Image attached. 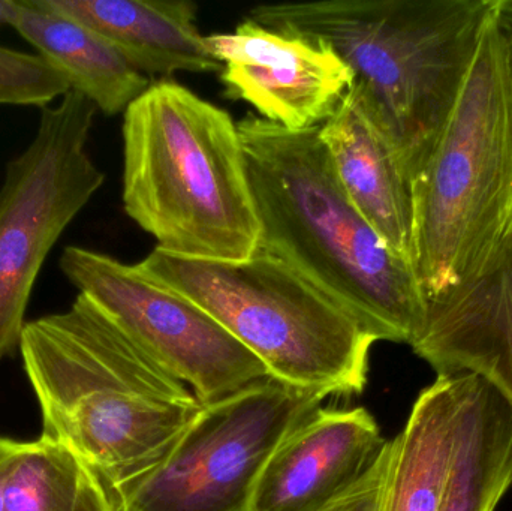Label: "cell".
Returning <instances> with one entry per match:
<instances>
[{"label": "cell", "mask_w": 512, "mask_h": 511, "mask_svg": "<svg viewBox=\"0 0 512 511\" xmlns=\"http://www.w3.org/2000/svg\"><path fill=\"white\" fill-rule=\"evenodd\" d=\"M258 215V248L342 303L376 342L411 345L427 299L405 258L355 209L319 126L288 129L249 114L237 123Z\"/></svg>", "instance_id": "1"}, {"label": "cell", "mask_w": 512, "mask_h": 511, "mask_svg": "<svg viewBox=\"0 0 512 511\" xmlns=\"http://www.w3.org/2000/svg\"><path fill=\"white\" fill-rule=\"evenodd\" d=\"M495 23L504 42L508 71L512 81V0H498L495 9Z\"/></svg>", "instance_id": "21"}, {"label": "cell", "mask_w": 512, "mask_h": 511, "mask_svg": "<svg viewBox=\"0 0 512 511\" xmlns=\"http://www.w3.org/2000/svg\"><path fill=\"white\" fill-rule=\"evenodd\" d=\"M5 500L6 511H114L95 471L47 435L18 441Z\"/></svg>", "instance_id": "18"}, {"label": "cell", "mask_w": 512, "mask_h": 511, "mask_svg": "<svg viewBox=\"0 0 512 511\" xmlns=\"http://www.w3.org/2000/svg\"><path fill=\"white\" fill-rule=\"evenodd\" d=\"M18 441L0 437V511H6L5 491L11 473L12 462L17 452Z\"/></svg>", "instance_id": "22"}, {"label": "cell", "mask_w": 512, "mask_h": 511, "mask_svg": "<svg viewBox=\"0 0 512 511\" xmlns=\"http://www.w3.org/2000/svg\"><path fill=\"white\" fill-rule=\"evenodd\" d=\"M319 137L355 209L394 254L412 264L411 179L384 135L367 116L352 87L336 111L322 123Z\"/></svg>", "instance_id": "13"}, {"label": "cell", "mask_w": 512, "mask_h": 511, "mask_svg": "<svg viewBox=\"0 0 512 511\" xmlns=\"http://www.w3.org/2000/svg\"><path fill=\"white\" fill-rule=\"evenodd\" d=\"M123 207L171 255L243 261L259 245L245 152L233 117L161 80L123 113Z\"/></svg>", "instance_id": "4"}, {"label": "cell", "mask_w": 512, "mask_h": 511, "mask_svg": "<svg viewBox=\"0 0 512 511\" xmlns=\"http://www.w3.org/2000/svg\"><path fill=\"white\" fill-rule=\"evenodd\" d=\"M224 65L230 98L288 129L322 125L352 87L351 71L324 42L268 29L246 18L231 33L206 36Z\"/></svg>", "instance_id": "10"}, {"label": "cell", "mask_w": 512, "mask_h": 511, "mask_svg": "<svg viewBox=\"0 0 512 511\" xmlns=\"http://www.w3.org/2000/svg\"><path fill=\"white\" fill-rule=\"evenodd\" d=\"M59 269L201 405L271 378L264 363L188 297L110 255L66 246Z\"/></svg>", "instance_id": "9"}, {"label": "cell", "mask_w": 512, "mask_h": 511, "mask_svg": "<svg viewBox=\"0 0 512 511\" xmlns=\"http://www.w3.org/2000/svg\"><path fill=\"white\" fill-rule=\"evenodd\" d=\"M472 375H447L426 387L405 429L390 440L379 511H438L444 500Z\"/></svg>", "instance_id": "15"}, {"label": "cell", "mask_w": 512, "mask_h": 511, "mask_svg": "<svg viewBox=\"0 0 512 511\" xmlns=\"http://www.w3.org/2000/svg\"><path fill=\"white\" fill-rule=\"evenodd\" d=\"M512 485V410L472 375L450 482L438 511H495Z\"/></svg>", "instance_id": "17"}, {"label": "cell", "mask_w": 512, "mask_h": 511, "mask_svg": "<svg viewBox=\"0 0 512 511\" xmlns=\"http://www.w3.org/2000/svg\"><path fill=\"white\" fill-rule=\"evenodd\" d=\"M20 6L21 0H0V27H12Z\"/></svg>", "instance_id": "23"}, {"label": "cell", "mask_w": 512, "mask_h": 511, "mask_svg": "<svg viewBox=\"0 0 512 511\" xmlns=\"http://www.w3.org/2000/svg\"><path fill=\"white\" fill-rule=\"evenodd\" d=\"M89 27L146 77L222 72L189 0H36Z\"/></svg>", "instance_id": "14"}, {"label": "cell", "mask_w": 512, "mask_h": 511, "mask_svg": "<svg viewBox=\"0 0 512 511\" xmlns=\"http://www.w3.org/2000/svg\"><path fill=\"white\" fill-rule=\"evenodd\" d=\"M69 90L65 75L38 54L0 45V105L44 108Z\"/></svg>", "instance_id": "19"}, {"label": "cell", "mask_w": 512, "mask_h": 511, "mask_svg": "<svg viewBox=\"0 0 512 511\" xmlns=\"http://www.w3.org/2000/svg\"><path fill=\"white\" fill-rule=\"evenodd\" d=\"M388 459H390V441L367 476L348 495L325 511H379Z\"/></svg>", "instance_id": "20"}, {"label": "cell", "mask_w": 512, "mask_h": 511, "mask_svg": "<svg viewBox=\"0 0 512 511\" xmlns=\"http://www.w3.org/2000/svg\"><path fill=\"white\" fill-rule=\"evenodd\" d=\"M137 267L212 315L274 380L327 398L366 387L375 339L282 258L258 248L243 261L197 260L155 248Z\"/></svg>", "instance_id": "6"}, {"label": "cell", "mask_w": 512, "mask_h": 511, "mask_svg": "<svg viewBox=\"0 0 512 511\" xmlns=\"http://www.w3.org/2000/svg\"><path fill=\"white\" fill-rule=\"evenodd\" d=\"M325 398L268 378L203 405L156 467L111 492L114 511H252L271 455Z\"/></svg>", "instance_id": "7"}, {"label": "cell", "mask_w": 512, "mask_h": 511, "mask_svg": "<svg viewBox=\"0 0 512 511\" xmlns=\"http://www.w3.org/2000/svg\"><path fill=\"white\" fill-rule=\"evenodd\" d=\"M496 0L265 3L249 20L324 42L411 182L429 161L474 63Z\"/></svg>", "instance_id": "2"}, {"label": "cell", "mask_w": 512, "mask_h": 511, "mask_svg": "<svg viewBox=\"0 0 512 511\" xmlns=\"http://www.w3.org/2000/svg\"><path fill=\"white\" fill-rule=\"evenodd\" d=\"M387 444L366 408H318L271 455L252 511L330 509L367 476Z\"/></svg>", "instance_id": "11"}, {"label": "cell", "mask_w": 512, "mask_h": 511, "mask_svg": "<svg viewBox=\"0 0 512 511\" xmlns=\"http://www.w3.org/2000/svg\"><path fill=\"white\" fill-rule=\"evenodd\" d=\"M412 194V266L427 302L480 275L512 239V81L495 12Z\"/></svg>", "instance_id": "5"}, {"label": "cell", "mask_w": 512, "mask_h": 511, "mask_svg": "<svg viewBox=\"0 0 512 511\" xmlns=\"http://www.w3.org/2000/svg\"><path fill=\"white\" fill-rule=\"evenodd\" d=\"M98 108L69 90L41 108L0 188V360L20 350L36 279L63 231L105 182L87 143Z\"/></svg>", "instance_id": "8"}, {"label": "cell", "mask_w": 512, "mask_h": 511, "mask_svg": "<svg viewBox=\"0 0 512 511\" xmlns=\"http://www.w3.org/2000/svg\"><path fill=\"white\" fill-rule=\"evenodd\" d=\"M18 351L42 435L77 453L110 494L156 467L203 407L84 294L27 321Z\"/></svg>", "instance_id": "3"}, {"label": "cell", "mask_w": 512, "mask_h": 511, "mask_svg": "<svg viewBox=\"0 0 512 511\" xmlns=\"http://www.w3.org/2000/svg\"><path fill=\"white\" fill-rule=\"evenodd\" d=\"M12 29L105 116L125 113L152 84L98 33L36 0H21Z\"/></svg>", "instance_id": "16"}, {"label": "cell", "mask_w": 512, "mask_h": 511, "mask_svg": "<svg viewBox=\"0 0 512 511\" xmlns=\"http://www.w3.org/2000/svg\"><path fill=\"white\" fill-rule=\"evenodd\" d=\"M411 348L438 377L481 378L512 410V239L480 275L427 302Z\"/></svg>", "instance_id": "12"}]
</instances>
